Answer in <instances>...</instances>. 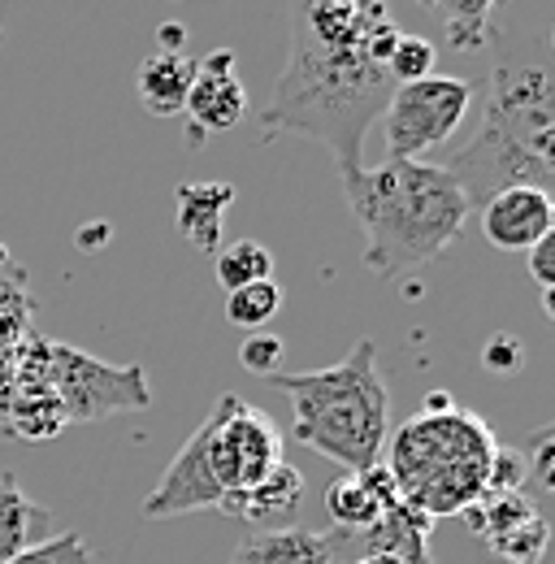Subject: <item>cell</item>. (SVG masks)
<instances>
[{"instance_id":"obj_1","label":"cell","mask_w":555,"mask_h":564,"mask_svg":"<svg viewBox=\"0 0 555 564\" xmlns=\"http://www.w3.org/2000/svg\"><path fill=\"white\" fill-rule=\"evenodd\" d=\"M400 35L387 4L373 0L291 4L286 62L261 113V135L295 131L326 143L339 178H356L364 170V140L395 91L387 62Z\"/></svg>"},{"instance_id":"obj_2","label":"cell","mask_w":555,"mask_h":564,"mask_svg":"<svg viewBox=\"0 0 555 564\" xmlns=\"http://www.w3.org/2000/svg\"><path fill=\"white\" fill-rule=\"evenodd\" d=\"M344 192L364 230V265L382 282L443 257L469 217L460 187L438 161H382L344 178Z\"/></svg>"},{"instance_id":"obj_3","label":"cell","mask_w":555,"mask_h":564,"mask_svg":"<svg viewBox=\"0 0 555 564\" xmlns=\"http://www.w3.org/2000/svg\"><path fill=\"white\" fill-rule=\"evenodd\" d=\"M482 113L478 131L512 143L538 165L555 148V9L552 4H490L486 18Z\"/></svg>"},{"instance_id":"obj_4","label":"cell","mask_w":555,"mask_h":564,"mask_svg":"<svg viewBox=\"0 0 555 564\" xmlns=\"http://www.w3.org/2000/svg\"><path fill=\"white\" fill-rule=\"evenodd\" d=\"M274 387L291 400V434L344 474L382 465L391 395L378 373V344L360 339L351 352L313 373H274Z\"/></svg>"},{"instance_id":"obj_5","label":"cell","mask_w":555,"mask_h":564,"mask_svg":"<svg viewBox=\"0 0 555 564\" xmlns=\"http://www.w3.org/2000/svg\"><path fill=\"white\" fill-rule=\"evenodd\" d=\"M499 438L482 417L451 404L443 413H416L391 434L387 474L404 503L438 517H465L490 487Z\"/></svg>"},{"instance_id":"obj_6","label":"cell","mask_w":555,"mask_h":564,"mask_svg":"<svg viewBox=\"0 0 555 564\" xmlns=\"http://www.w3.org/2000/svg\"><path fill=\"white\" fill-rule=\"evenodd\" d=\"M26 356H31L35 373L48 382V391L57 395L69 425L152 409V387H148L143 365H105L96 356L57 344V339H44V335L26 339Z\"/></svg>"},{"instance_id":"obj_7","label":"cell","mask_w":555,"mask_h":564,"mask_svg":"<svg viewBox=\"0 0 555 564\" xmlns=\"http://www.w3.org/2000/svg\"><path fill=\"white\" fill-rule=\"evenodd\" d=\"M474 96L478 83L456 74H425L416 83H400L382 109L387 161H421L425 152L443 148L465 127Z\"/></svg>"},{"instance_id":"obj_8","label":"cell","mask_w":555,"mask_h":564,"mask_svg":"<svg viewBox=\"0 0 555 564\" xmlns=\"http://www.w3.org/2000/svg\"><path fill=\"white\" fill-rule=\"evenodd\" d=\"M208 452H213V474L221 499L239 491H252L261 478H270L282 465V438L270 413L257 404H243L239 395H221L217 409L208 413ZM221 508V503H217Z\"/></svg>"},{"instance_id":"obj_9","label":"cell","mask_w":555,"mask_h":564,"mask_svg":"<svg viewBox=\"0 0 555 564\" xmlns=\"http://www.w3.org/2000/svg\"><path fill=\"white\" fill-rule=\"evenodd\" d=\"M208 417L205 425L174 452V460L165 465V474L156 478V487L139 503L143 517H183V512H205L221 503V487L213 474V452H208Z\"/></svg>"},{"instance_id":"obj_10","label":"cell","mask_w":555,"mask_h":564,"mask_svg":"<svg viewBox=\"0 0 555 564\" xmlns=\"http://www.w3.org/2000/svg\"><path fill=\"white\" fill-rule=\"evenodd\" d=\"M187 143L200 148L208 135H221V131H235L248 113V87L239 83L235 74V53L230 48H217L200 57V70L192 83V96H187Z\"/></svg>"},{"instance_id":"obj_11","label":"cell","mask_w":555,"mask_h":564,"mask_svg":"<svg viewBox=\"0 0 555 564\" xmlns=\"http://www.w3.org/2000/svg\"><path fill=\"white\" fill-rule=\"evenodd\" d=\"M482 235L499 252H530L534 243L555 235L552 192H538V187L499 192L482 205Z\"/></svg>"},{"instance_id":"obj_12","label":"cell","mask_w":555,"mask_h":564,"mask_svg":"<svg viewBox=\"0 0 555 564\" xmlns=\"http://www.w3.org/2000/svg\"><path fill=\"white\" fill-rule=\"evenodd\" d=\"M400 499L391 474L382 465L364 469V474H344L330 482L326 491V512L335 521V530H369L391 503Z\"/></svg>"},{"instance_id":"obj_13","label":"cell","mask_w":555,"mask_h":564,"mask_svg":"<svg viewBox=\"0 0 555 564\" xmlns=\"http://www.w3.org/2000/svg\"><path fill=\"white\" fill-rule=\"evenodd\" d=\"M304 499V474L295 465H278L270 478H261L252 491H239V495H226L217 512L235 517V521H252L257 530H278L286 525V517L300 508Z\"/></svg>"},{"instance_id":"obj_14","label":"cell","mask_w":555,"mask_h":564,"mask_svg":"<svg viewBox=\"0 0 555 564\" xmlns=\"http://www.w3.org/2000/svg\"><path fill=\"white\" fill-rule=\"evenodd\" d=\"M196 70H200V57H187V53H152V57H143L135 70L139 105L152 118H178L187 109Z\"/></svg>"},{"instance_id":"obj_15","label":"cell","mask_w":555,"mask_h":564,"mask_svg":"<svg viewBox=\"0 0 555 564\" xmlns=\"http://www.w3.org/2000/svg\"><path fill=\"white\" fill-rule=\"evenodd\" d=\"M235 183H187L178 187V209H174V226L183 235L187 248L196 252H217L221 243V221L226 209L235 205Z\"/></svg>"},{"instance_id":"obj_16","label":"cell","mask_w":555,"mask_h":564,"mask_svg":"<svg viewBox=\"0 0 555 564\" xmlns=\"http://www.w3.org/2000/svg\"><path fill=\"white\" fill-rule=\"evenodd\" d=\"M53 539V512L18 487L13 474H0V564Z\"/></svg>"},{"instance_id":"obj_17","label":"cell","mask_w":555,"mask_h":564,"mask_svg":"<svg viewBox=\"0 0 555 564\" xmlns=\"http://www.w3.org/2000/svg\"><path fill=\"white\" fill-rule=\"evenodd\" d=\"M230 564H330V547H326V534H313L300 525H278V530L243 534Z\"/></svg>"},{"instance_id":"obj_18","label":"cell","mask_w":555,"mask_h":564,"mask_svg":"<svg viewBox=\"0 0 555 564\" xmlns=\"http://www.w3.org/2000/svg\"><path fill=\"white\" fill-rule=\"evenodd\" d=\"M35 335V295L31 274L13 257L0 265V356L13 352L22 339Z\"/></svg>"},{"instance_id":"obj_19","label":"cell","mask_w":555,"mask_h":564,"mask_svg":"<svg viewBox=\"0 0 555 564\" xmlns=\"http://www.w3.org/2000/svg\"><path fill=\"white\" fill-rule=\"evenodd\" d=\"M274 279V252L257 239H239V243H226L217 248V282L230 291L239 286H252V282Z\"/></svg>"},{"instance_id":"obj_20","label":"cell","mask_w":555,"mask_h":564,"mask_svg":"<svg viewBox=\"0 0 555 564\" xmlns=\"http://www.w3.org/2000/svg\"><path fill=\"white\" fill-rule=\"evenodd\" d=\"M429 13L443 22L447 48L486 53V18H490V4H482V0H451V4H429Z\"/></svg>"},{"instance_id":"obj_21","label":"cell","mask_w":555,"mask_h":564,"mask_svg":"<svg viewBox=\"0 0 555 564\" xmlns=\"http://www.w3.org/2000/svg\"><path fill=\"white\" fill-rule=\"evenodd\" d=\"M278 308H282V286H278L274 279L239 286V291H230V300H226V317H230L235 326L252 330V335L274 322Z\"/></svg>"},{"instance_id":"obj_22","label":"cell","mask_w":555,"mask_h":564,"mask_svg":"<svg viewBox=\"0 0 555 564\" xmlns=\"http://www.w3.org/2000/svg\"><path fill=\"white\" fill-rule=\"evenodd\" d=\"M547 539H552L547 521L534 517V521L516 525L512 534H503V539H494V543H486V547L494 552V561H503V564H543V556H547Z\"/></svg>"},{"instance_id":"obj_23","label":"cell","mask_w":555,"mask_h":564,"mask_svg":"<svg viewBox=\"0 0 555 564\" xmlns=\"http://www.w3.org/2000/svg\"><path fill=\"white\" fill-rule=\"evenodd\" d=\"M387 74L395 78V87L434 74V44L425 35H400V44H395V53L387 62Z\"/></svg>"},{"instance_id":"obj_24","label":"cell","mask_w":555,"mask_h":564,"mask_svg":"<svg viewBox=\"0 0 555 564\" xmlns=\"http://www.w3.org/2000/svg\"><path fill=\"white\" fill-rule=\"evenodd\" d=\"M4 564H91V552H87V543L69 530V534L44 539L40 547H31V552H22V556H13V561H4Z\"/></svg>"},{"instance_id":"obj_25","label":"cell","mask_w":555,"mask_h":564,"mask_svg":"<svg viewBox=\"0 0 555 564\" xmlns=\"http://www.w3.org/2000/svg\"><path fill=\"white\" fill-rule=\"evenodd\" d=\"M239 365L252 369V373H261V378H274L278 365H282V339H278V335H265V330L248 335L243 348H239Z\"/></svg>"},{"instance_id":"obj_26","label":"cell","mask_w":555,"mask_h":564,"mask_svg":"<svg viewBox=\"0 0 555 564\" xmlns=\"http://www.w3.org/2000/svg\"><path fill=\"white\" fill-rule=\"evenodd\" d=\"M521 482H525V452L499 447V452H494V465H490V487H486V495L521 491Z\"/></svg>"},{"instance_id":"obj_27","label":"cell","mask_w":555,"mask_h":564,"mask_svg":"<svg viewBox=\"0 0 555 564\" xmlns=\"http://www.w3.org/2000/svg\"><path fill=\"white\" fill-rule=\"evenodd\" d=\"M482 356H486V365H490V369H516V365L525 360V356H521V344H516L512 335H494V339L486 344Z\"/></svg>"},{"instance_id":"obj_28","label":"cell","mask_w":555,"mask_h":564,"mask_svg":"<svg viewBox=\"0 0 555 564\" xmlns=\"http://www.w3.org/2000/svg\"><path fill=\"white\" fill-rule=\"evenodd\" d=\"M530 460H534V478L552 491V430H538L530 443Z\"/></svg>"},{"instance_id":"obj_29","label":"cell","mask_w":555,"mask_h":564,"mask_svg":"<svg viewBox=\"0 0 555 564\" xmlns=\"http://www.w3.org/2000/svg\"><path fill=\"white\" fill-rule=\"evenodd\" d=\"M156 35H161V53H183V44H187V31L178 22H165Z\"/></svg>"},{"instance_id":"obj_30","label":"cell","mask_w":555,"mask_h":564,"mask_svg":"<svg viewBox=\"0 0 555 564\" xmlns=\"http://www.w3.org/2000/svg\"><path fill=\"white\" fill-rule=\"evenodd\" d=\"M356 564H404V561H395V556H360Z\"/></svg>"},{"instance_id":"obj_31","label":"cell","mask_w":555,"mask_h":564,"mask_svg":"<svg viewBox=\"0 0 555 564\" xmlns=\"http://www.w3.org/2000/svg\"><path fill=\"white\" fill-rule=\"evenodd\" d=\"M4 261H9V248H4V243H0V265H4Z\"/></svg>"},{"instance_id":"obj_32","label":"cell","mask_w":555,"mask_h":564,"mask_svg":"<svg viewBox=\"0 0 555 564\" xmlns=\"http://www.w3.org/2000/svg\"><path fill=\"white\" fill-rule=\"evenodd\" d=\"M0 430H4V413H0Z\"/></svg>"}]
</instances>
